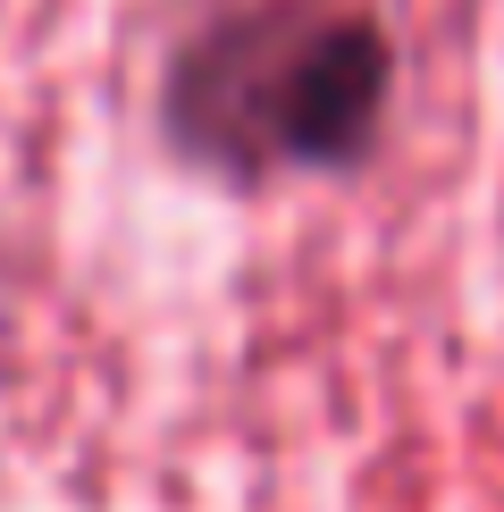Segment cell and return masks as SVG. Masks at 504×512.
I'll return each instance as SVG.
<instances>
[{
	"mask_svg": "<svg viewBox=\"0 0 504 512\" xmlns=\"http://www.w3.org/2000/svg\"><path fill=\"white\" fill-rule=\"evenodd\" d=\"M395 84L378 0H194L152 68V152L227 202L353 185L387 152Z\"/></svg>",
	"mask_w": 504,
	"mask_h": 512,
	"instance_id": "6da1fadb",
	"label": "cell"
}]
</instances>
